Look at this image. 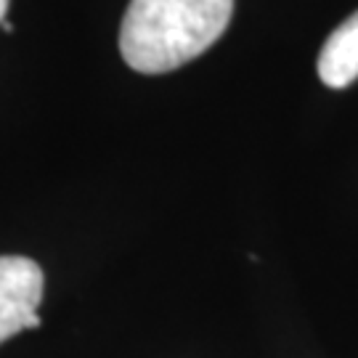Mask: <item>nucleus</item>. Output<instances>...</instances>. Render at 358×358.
Segmentation results:
<instances>
[{
    "instance_id": "20e7f679",
    "label": "nucleus",
    "mask_w": 358,
    "mask_h": 358,
    "mask_svg": "<svg viewBox=\"0 0 358 358\" xmlns=\"http://www.w3.org/2000/svg\"><path fill=\"white\" fill-rule=\"evenodd\" d=\"M8 3H11V0H0V24L6 22V11H8Z\"/></svg>"
},
{
    "instance_id": "7ed1b4c3",
    "label": "nucleus",
    "mask_w": 358,
    "mask_h": 358,
    "mask_svg": "<svg viewBox=\"0 0 358 358\" xmlns=\"http://www.w3.org/2000/svg\"><path fill=\"white\" fill-rule=\"evenodd\" d=\"M319 77L329 88H348L358 80V11L348 16L324 43Z\"/></svg>"
},
{
    "instance_id": "f257e3e1",
    "label": "nucleus",
    "mask_w": 358,
    "mask_h": 358,
    "mask_svg": "<svg viewBox=\"0 0 358 358\" xmlns=\"http://www.w3.org/2000/svg\"><path fill=\"white\" fill-rule=\"evenodd\" d=\"M234 0H130L120 27V53L141 75H165L215 43Z\"/></svg>"
},
{
    "instance_id": "f03ea898",
    "label": "nucleus",
    "mask_w": 358,
    "mask_h": 358,
    "mask_svg": "<svg viewBox=\"0 0 358 358\" xmlns=\"http://www.w3.org/2000/svg\"><path fill=\"white\" fill-rule=\"evenodd\" d=\"M45 279L32 257L0 255V345L24 329H38Z\"/></svg>"
}]
</instances>
